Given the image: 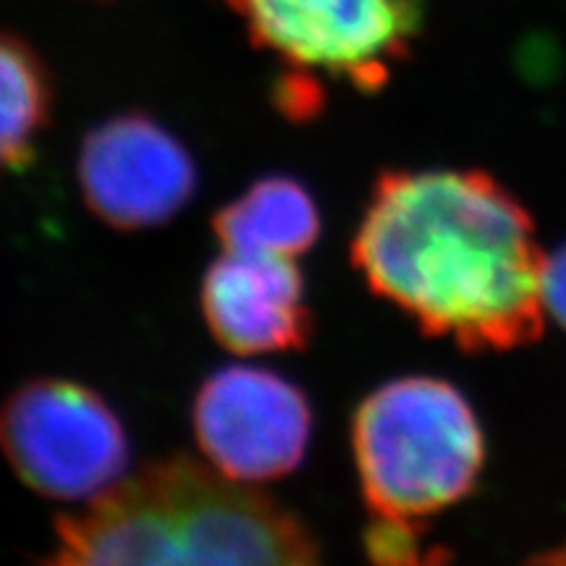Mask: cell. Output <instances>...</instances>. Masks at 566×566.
<instances>
[{
    "label": "cell",
    "mask_w": 566,
    "mask_h": 566,
    "mask_svg": "<svg viewBox=\"0 0 566 566\" xmlns=\"http://www.w3.org/2000/svg\"><path fill=\"white\" fill-rule=\"evenodd\" d=\"M200 307L212 338L233 354L300 352L313 338V310L294 260L223 252L202 275Z\"/></svg>",
    "instance_id": "cell-8"
},
{
    "label": "cell",
    "mask_w": 566,
    "mask_h": 566,
    "mask_svg": "<svg viewBox=\"0 0 566 566\" xmlns=\"http://www.w3.org/2000/svg\"><path fill=\"white\" fill-rule=\"evenodd\" d=\"M51 111L53 82L45 63L17 34L0 32V176L32 160Z\"/></svg>",
    "instance_id": "cell-10"
},
{
    "label": "cell",
    "mask_w": 566,
    "mask_h": 566,
    "mask_svg": "<svg viewBox=\"0 0 566 566\" xmlns=\"http://www.w3.org/2000/svg\"><path fill=\"white\" fill-rule=\"evenodd\" d=\"M412 566H443V554L441 551H428V554H422V558Z\"/></svg>",
    "instance_id": "cell-12"
},
{
    "label": "cell",
    "mask_w": 566,
    "mask_h": 566,
    "mask_svg": "<svg viewBox=\"0 0 566 566\" xmlns=\"http://www.w3.org/2000/svg\"><path fill=\"white\" fill-rule=\"evenodd\" d=\"M352 263L424 334L464 349H514L541 336L546 254L530 212L483 171L380 174Z\"/></svg>",
    "instance_id": "cell-1"
},
{
    "label": "cell",
    "mask_w": 566,
    "mask_h": 566,
    "mask_svg": "<svg viewBox=\"0 0 566 566\" xmlns=\"http://www.w3.org/2000/svg\"><path fill=\"white\" fill-rule=\"evenodd\" d=\"M202 457L237 483L258 485L292 475L313 438L307 394L283 375L229 365L205 378L192 405Z\"/></svg>",
    "instance_id": "cell-6"
},
{
    "label": "cell",
    "mask_w": 566,
    "mask_h": 566,
    "mask_svg": "<svg viewBox=\"0 0 566 566\" xmlns=\"http://www.w3.org/2000/svg\"><path fill=\"white\" fill-rule=\"evenodd\" d=\"M76 179L92 216L116 231L158 229L197 192V163L171 129L118 113L82 139Z\"/></svg>",
    "instance_id": "cell-7"
},
{
    "label": "cell",
    "mask_w": 566,
    "mask_h": 566,
    "mask_svg": "<svg viewBox=\"0 0 566 566\" xmlns=\"http://www.w3.org/2000/svg\"><path fill=\"white\" fill-rule=\"evenodd\" d=\"M250 40L292 69L281 108L313 116L315 74L378 92L412 53L422 0H226Z\"/></svg>",
    "instance_id": "cell-4"
},
{
    "label": "cell",
    "mask_w": 566,
    "mask_h": 566,
    "mask_svg": "<svg viewBox=\"0 0 566 566\" xmlns=\"http://www.w3.org/2000/svg\"><path fill=\"white\" fill-rule=\"evenodd\" d=\"M359 491L373 520L417 525L459 504L485 464L470 401L438 378H396L367 394L352 420Z\"/></svg>",
    "instance_id": "cell-3"
},
{
    "label": "cell",
    "mask_w": 566,
    "mask_h": 566,
    "mask_svg": "<svg viewBox=\"0 0 566 566\" xmlns=\"http://www.w3.org/2000/svg\"><path fill=\"white\" fill-rule=\"evenodd\" d=\"M543 302L546 310L566 328V247L546 258L543 271Z\"/></svg>",
    "instance_id": "cell-11"
},
{
    "label": "cell",
    "mask_w": 566,
    "mask_h": 566,
    "mask_svg": "<svg viewBox=\"0 0 566 566\" xmlns=\"http://www.w3.org/2000/svg\"><path fill=\"white\" fill-rule=\"evenodd\" d=\"M541 566H566V548L554 551V554H548V556L541 562Z\"/></svg>",
    "instance_id": "cell-13"
},
{
    "label": "cell",
    "mask_w": 566,
    "mask_h": 566,
    "mask_svg": "<svg viewBox=\"0 0 566 566\" xmlns=\"http://www.w3.org/2000/svg\"><path fill=\"white\" fill-rule=\"evenodd\" d=\"M212 231L223 252L296 260L317 244L323 218L302 181L265 176L212 216Z\"/></svg>",
    "instance_id": "cell-9"
},
{
    "label": "cell",
    "mask_w": 566,
    "mask_h": 566,
    "mask_svg": "<svg viewBox=\"0 0 566 566\" xmlns=\"http://www.w3.org/2000/svg\"><path fill=\"white\" fill-rule=\"evenodd\" d=\"M0 454L34 493L92 501L129 464V436L101 394L69 378H34L0 405Z\"/></svg>",
    "instance_id": "cell-5"
},
{
    "label": "cell",
    "mask_w": 566,
    "mask_h": 566,
    "mask_svg": "<svg viewBox=\"0 0 566 566\" xmlns=\"http://www.w3.org/2000/svg\"><path fill=\"white\" fill-rule=\"evenodd\" d=\"M42 566H321V558L300 516L271 495L171 457L61 516Z\"/></svg>",
    "instance_id": "cell-2"
}]
</instances>
